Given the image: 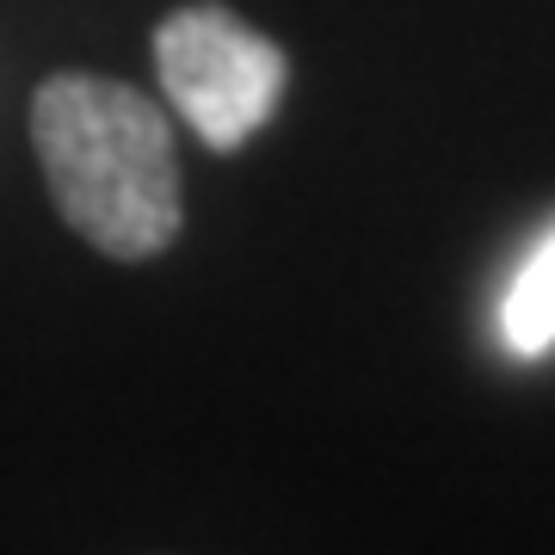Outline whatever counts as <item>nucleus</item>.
<instances>
[{
	"label": "nucleus",
	"mask_w": 555,
	"mask_h": 555,
	"mask_svg": "<svg viewBox=\"0 0 555 555\" xmlns=\"http://www.w3.org/2000/svg\"><path fill=\"white\" fill-rule=\"evenodd\" d=\"M31 149L80 241L112 259H155L179 235L173 130L155 100L105 75H50L31 100Z\"/></svg>",
	"instance_id": "1"
},
{
	"label": "nucleus",
	"mask_w": 555,
	"mask_h": 555,
	"mask_svg": "<svg viewBox=\"0 0 555 555\" xmlns=\"http://www.w3.org/2000/svg\"><path fill=\"white\" fill-rule=\"evenodd\" d=\"M155 68L179 118L222 155H235L241 142L272 124L278 100H284V75H291L284 50L259 38L254 25H241L217 0L179 7L160 20Z\"/></svg>",
	"instance_id": "2"
},
{
	"label": "nucleus",
	"mask_w": 555,
	"mask_h": 555,
	"mask_svg": "<svg viewBox=\"0 0 555 555\" xmlns=\"http://www.w3.org/2000/svg\"><path fill=\"white\" fill-rule=\"evenodd\" d=\"M500 334H506V346L525 352V358L555 346V229L543 235V247L518 266L513 291H506V309H500Z\"/></svg>",
	"instance_id": "3"
}]
</instances>
